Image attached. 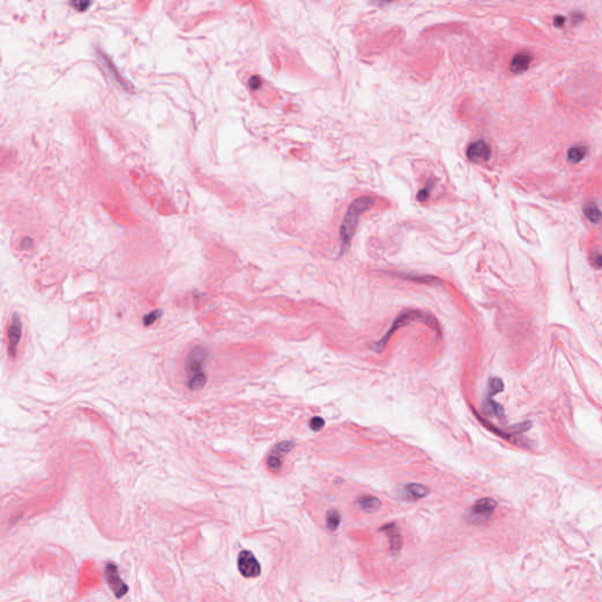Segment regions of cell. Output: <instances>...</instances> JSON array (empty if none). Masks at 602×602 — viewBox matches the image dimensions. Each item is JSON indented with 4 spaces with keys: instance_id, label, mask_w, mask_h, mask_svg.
<instances>
[{
    "instance_id": "obj_1",
    "label": "cell",
    "mask_w": 602,
    "mask_h": 602,
    "mask_svg": "<svg viewBox=\"0 0 602 602\" xmlns=\"http://www.w3.org/2000/svg\"><path fill=\"white\" fill-rule=\"evenodd\" d=\"M414 321H420V322H423L425 325H428L432 330L437 332L439 335H441L440 325H439L438 320L435 319L433 315L429 314V313H426V312L420 311V310H406V311L400 313L397 318L394 319V321L392 322L391 327L388 328V331L381 336V339L372 343L371 348L374 352H376V353H381V352L386 348L388 342H390L392 336H393V334H395V332L400 330V328L405 327V326H407V325H410Z\"/></svg>"
},
{
    "instance_id": "obj_2",
    "label": "cell",
    "mask_w": 602,
    "mask_h": 602,
    "mask_svg": "<svg viewBox=\"0 0 602 602\" xmlns=\"http://www.w3.org/2000/svg\"><path fill=\"white\" fill-rule=\"evenodd\" d=\"M373 197H360L355 199L348 207L346 216L343 217L341 227H340V255L346 253L351 246L352 239L358 227V223L363 213L368 211L374 205Z\"/></svg>"
},
{
    "instance_id": "obj_3",
    "label": "cell",
    "mask_w": 602,
    "mask_h": 602,
    "mask_svg": "<svg viewBox=\"0 0 602 602\" xmlns=\"http://www.w3.org/2000/svg\"><path fill=\"white\" fill-rule=\"evenodd\" d=\"M208 352L203 346H196L188 352L185 359L186 385L189 390H200L206 385L207 376L204 372Z\"/></svg>"
},
{
    "instance_id": "obj_4",
    "label": "cell",
    "mask_w": 602,
    "mask_h": 602,
    "mask_svg": "<svg viewBox=\"0 0 602 602\" xmlns=\"http://www.w3.org/2000/svg\"><path fill=\"white\" fill-rule=\"evenodd\" d=\"M495 508H497V501L490 498H482L470 508L467 515V521L472 525H484L490 520Z\"/></svg>"
},
{
    "instance_id": "obj_5",
    "label": "cell",
    "mask_w": 602,
    "mask_h": 602,
    "mask_svg": "<svg viewBox=\"0 0 602 602\" xmlns=\"http://www.w3.org/2000/svg\"><path fill=\"white\" fill-rule=\"evenodd\" d=\"M295 447V442L292 440L281 441L273 447L272 450L269 451L268 457L266 459L267 468L273 473L280 472L281 467H283L284 457L287 455L290 451Z\"/></svg>"
},
{
    "instance_id": "obj_6",
    "label": "cell",
    "mask_w": 602,
    "mask_h": 602,
    "mask_svg": "<svg viewBox=\"0 0 602 602\" xmlns=\"http://www.w3.org/2000/svg\"><path fill=\"white\" fill-rule=\"evenodd\" d=\"M238 569L245 577H256L261 573L260 564L256 560V557L253 555V553L249 552V550H243L239 554V556H238Z\"/></svg>"
},
{
    "instance_id": "obj_7",
    "label": "cell",
    "mask_w": 602,
    "mask_h": 602,
    "mask_svg": "<svg viewBox=\"0 0 602 602\" xmlns=\"http://www.w3.org/2000/svg\"><path fill=\"white\" fill-rule=\"evenodd\" d=\"M105 579L107 581L110 588L112 589L114 595L120 599L128 592V586L121 580L118 573V567L114 564H107L105 568Z\"/></svg>"
},
{
    "instance_id": "obj_8",
    "label": "cell",
    "mask_w": 602,
    "mask_h": 602,
    "mask_svg": "<svg viewBox=\"0 0 602 602\" xmlns=\"http://www.w3.org/2000/svg\"><path fill=\"white\" fill-rule=\"evenodd\" d=\"M23 325L18 314L12 316L9 330H7V339H9V354L14 356L17 353V347L22 340Z\"/></svg>"
},
{
    "instance_id": "obj_9",
    "label": "cell",
    "mask_w": 602,
    "mask_h": 602,
    "mask_svg": "<svg viewBox=\"0 0 602 602\" xmlns=\"http://www.w3.org/2000/svg\"><path fill=\"white\" fill-rule=\"evenodd\" d=\"M467 158L472 162L488 161L492 156L490 146L485 140H478L470 144L466 150Z\"/></svg>"
},
{
    "instance_id": "obj_10",
    "label": "cell",
    "mask_w": 602,
    "mask_h": 602,
    "mask_svg": "<svg viewBox=\"0 0 602 602\" xmlns=\"http://www.w3.org/2000/svg\"><path fill=\"white\" fill-rule=\"evenodd\" d=\"M428 494L429 489L421 484H407L400 489V495L406 501H418Z\"/></svg>"
},
{
    "instance_id": "obj_11",
    "label": "cell",
    "mask_w": 602,
    "mask_h": 602,
    "mask_svg": "<svg viewBox=\"0 0 602 602\" xmlns=\"http://www.w3.org/2000/svg\"><path fill=\"white\" fill-rule=\"evenodd\" d=\"M381 532L386 534L390 542V549L393 554H398L402 548V536L399 527L395 524H388L381 527Z\"/></svg>"
},
{
    "instance_id": "obj_12",
    "label": "cell",
    "mask_w": 602,
    "mask_h": 602,
    "mask_svg": "<svg viewBox=\"0 0 602 602\" xmlns=\"http://www.w3.org/2000/svg\"><path fill=\"white\" fill-rule=\"evenodd\" d=\"M532 54L528 52H520L514 55V58L510 61L509 69L513 73L520 74L524 73L525 71L529 69L530 62H532Z\"/></svg>"
},
{
    "instance_id": "obj_13",
    "label": "cell",
    "mask_w": 602,
    "mask_h": 602,
    "mask_svg": "<svg viewBox=\"0 0 602 602\" xmlns=\"http://www.w3.org/2000/svg\"><path fill=\"white\" fill-rule=\"evenodd\" d=\"M358 505L363 512L372 514L378 512L380 507H381V501L378 498L372 497V495H362V497L358 499Z\"/></svg>"
},
{
    "instance_id": "obj_14",
    "label": "cell",
    "mask_w": 602,
    "mask_h": 602,
    "mask_svg": "<svg viewBox=\"0 0 602 602\" xmlns=\"http://www.w3.org/2000/svg\"><path fill=\"white\" fill-rule=\"evenodd\" d=\"M399 278L401 279H405V280H410V281H413V283H419V284H425V285H438L441 283V280L437 278V276H433V275H418V274H412V273H399L397 274Z\"/></svg>"
},
{
    "instance_id": "obj_15",
    "label": "cell",
    "mask_w": 602,
    "mask_h": 602,
    "mask_svg": "<svg viewBox=\"0 0 602 602\" xmlns=\"http://www.w3.org/2000/svg\"><path fill=\"white\" fill-rule=\"evenodd\" d=\"M582 211H584V214L586 216V218H587L589 221H591V223L600 224L602 221V212L600 211V208L597 207L595 204H593V203L585 204Z\"/></svg>"
},
{
    "instance_id": "obj_16",
    "label": "cell",
    "mask_w": 602,
    "mask_h": 602,
    "mask_svg": "<svg viewBox=\"0 0 602 602\" xmlns=\"http://www.w3.org/2000/svg\"><path fill=\"white\" fill-rule=\"evenodd\" d=\"M587 154V148L584 145H575L570 147L567 152V159L572 164H577L580 162Z\"/></svg>"
},
{
    "instance_id": "obj_17",
    "label": "cell",
    "mask_w": 602,
    "mask_h": 602,
    "mask_svg": "<svg viewBox=\"0 0 602 602\" xmlns=\"http://www.w3.org/2000/svg\"><path fill=\"white\" fill-rule=\"evenodd\" d=\"M341 522V515L336 509H330L326 514V525L330 530H335Z\"/></svg>"
},
{
    "instance_id": "obj_18",
    "label": "cell",
    "mask_w": 602,
    "mask_h": 602,
    "mask_svg": "<svg viewBox=\"0 0 602 602\" xmlns=\"http://www.w3.org/2000/svg\"><path fill=\"white\" fill-rule=\"evenodd\" d=\"M161 314H162L161 310H156V311L148 313V314H146L142 321H144L145 326H150V325H153L158 319L160 318Z\"/></svg>"
},
{
    "instance_id": "obj_19",
    "label": "cell",
    "mask_w": 602,
    "mask_h": 602,
    "mask_svg": "<svg viewBox=\"0 0 602 602\" xmlns=\"http://www.w3.org/2000/svg\"><path fill=\"white\" fill-rule=\"evenodd\" d=\"M325 426V420L320 417H313L310 421V427L312 428V431L314 432H318L320 429H322Z\"/></svg>"
},
{
    "instance_id": "obj_20",
    "label": "cell",
    "mask_w": 602,
    "mask_h": 602,
    "mask_svg": "<svg viewBox=\"0 0 602 602\" xmlns=\"http://www.w3.org/2000/svg\"><path fill=\"white\" fill-rule=\"evenodd\" d=\"M433 186H434V183L427 184L425 187H423V189H421V191L418 193V200L419 201H426L427 199H428L429 193H431L432 187H433Z\"/></svg>"
},
{
    "instance_id": "obj_21",
    "label": "cell",
    "mask_w": 602,
    "mask_h": 602,
    "mask_svg": "<svg viewBox=\"0 0 602 602\" xmlns=\"http://www.w3.org/2000/svg\"><path fill=\"white\" fill-rule=\"evenodd\" d=\"M248 85H249V87H251L252 90H256V89H259L260 85H261V80H260V78H259V77H256V75H254V77H252V78L249 79V80H248Z\"/></svg>"
},
{
    "instance_id": "obj_22",
    "label": "cell",
    "mask_w": 602,
    "mask_h": 602,
    "mask_svg": "<svg viewBox=\"0 0 602 602\" xmlns=\"http://www.w3.org/2000/svg\"><path fill=\"white\" fill-rule=\"evenodd\" d=\"M71 5H73L75 9L79 10V11H85L87 9V6L91 5V3H85V2H74V3H71Z\"/></svg>"
},
{
    "instance_id": "obj_23",
    "label": "cell",
    "mask_w": 602,
    "mask_h": 602,
    "mask_svg": "<svg viewBox=\"0 0 602 602\" xmlns=\"http://www.w3.org/2000/svg\"><path fill=\"white\" fill-rule=\"evenodd\" d=\"M565 22H566V18L565 17H562V15H556V17L554 18L553 24H554V26L561 27L565 24Z\"/></svg>"
},
{
    "instance_id": "obj_24",
    "label": "cell",
    "mask_w": 602,
    "mask_h": 602,
    "mask_svg": "<svg viewBox=\"0 0 602 602\" xmlns=\"http://www.w3.org/2000/svg\"><path fill=\"white\" fill-rule=\"evenodd\" d=\"M595 265L597 267H602V254L595 258Z\"/></svg>"
}]
</instances>
